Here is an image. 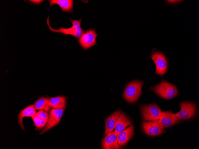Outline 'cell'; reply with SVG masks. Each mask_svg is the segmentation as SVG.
Returning <instances> with one entry per match:
<instances>
[{"mask_svg": "<svg viewBox=\"0 0 199 149\" xmlns=\"http://www.w3.org/2000/svg\"><path fill=\"white\" fill-rule=\"evenodd\" d=\"M150 89L160 97L166 99H172L178 94V90L174 85L163 80Z\"/></svg>", "mask_w": 199, "mask_h": 149, "instance_id": "obj_1", "label": "cell"}, {"mask_svg": "<svg viewBox=\"0 0 199 149\" xmlns=\"http://www.w3.org/2000/svg\"><path fill=\"white\" fill-rule=\"evenodd\" d=\"M143 82L140 81H134L129 83L124 90L123 96L128 103L136 102L141 95Z\"/></svg>", "mask_w": 199, "mask_h": 149, "instance_id": "obj_2", "label": "cell"}, {"mask_svg": "<svg viewBox=\"0 0 199 149\" xmlns=\"http://www.w3.org/2000/svg\"><path fill=\"white\" fill-rule=\"evenodd\" d=\"M49 17L50 16H49L47 19V24L49 29L53 32L62 33L65 36L70 34L73 37L79 38L84 32L83 29L80 26L82 19L77 20H70V23L72 24V26L71 28L66 29L61 27L58 29H55L52 28L49 25Z\"/></svg>", "mask_w": 199, "mask_h": 149, "instance_id": "obj_3", "label": "cell"}, {"mask_svg": "<svg viewBox=\"0 0 199 149\" xmlns=\"http://www.w3.org/2000/svg\"><path fill=\"white\" fill-rule=\"evenodd\" d=\"M179 104L181 110L175 115L181 120H189L195 118L197 116V111L195 103L192 102L183 101Z\"/></svg>", "mask_w": 199, "mask_h": 149, "instance_id": "obj_4", "label": "cell"}, {"mask_svg": "<svg viewBox=\"0 0 199 149\" xmlns=\"http://www.w3.org/2000/svg\"><path fill=\"white\" fill-rule=\"evenodd\" d=\"M140 108L142 118L145 121L158 120L162 112L161 109L155 103L142 105Z\"/></svg>", "mask_w": 199, "mask_h": 149, "instance_id": "obj_5", "label": "cell"}, {"mask_svg": "<svg viewBox=\"0 0 199 149\" xmlns=\"http://www.w3.org/2000/svg\"><path fill=\"white\" fill-rule=\"evenodd\" d=\"M142 126L144 133L151 137L160 135L164 132V128L158 120L144 121Z\"/></svg>", "mask_w": 199, "mask_h": 149, "instance_id": "obj_6", "label": "cell"}, {"mask_svg": "<svg viewBox=\"0 0 199 149\" xmlns=\"http://www.w3.org/2000/svg\"><path fill=\"white\" fill-rule=\"evenodd\" d=\"M151 58L156 65V70L155 73L161 76L164 75L166 72L168 66L165 55L160 52H154L152 54Z\"/></svg>", "mask_w": 199, "mask_h": 149, "instance_id": "obj_7", "label": "cell"}, {"mask_svg": "<svg viewBox=\"0 0 199 149\" xmlns=\"http://www.w3.org/2000/svg\"><path fill=\"white\" fill-rule=\"evenodd\" d=\"M97 36L94 29L87 30L79 38V43L84 49H88L96 44V39Z\"/></svg>", "mask_w": 199, "mask_h": 149, "instance_id": "obj_8", "label": "cell"}, {"mask_svg": "<svg viewBox=\"0 0 199 149\" xmlns=\"http://www.w3.org/2000/svg\"><path fill=\"white\" fill-rule=\"evenodd\" d=\"M101 148L103 149H120L122 146L117 142V135L115 131L108 133L102 139Z\"/></svg>", "mask_w": 199, "mask_h": 149, "instance_id": "obj_9", "label": "cell"}, {"mask_svg": "<svg viewBox=\"0 0 199 149\" xmlns=\"http://www.w3.org/2000/svg\"><path fill=\"white\" fill-rule=\"evenodd\" d=\"M158 120L164 128H166L178 124L182 120L177 117L174 113L167 111L162 112Z\"/></svg>", "mask_w": 199, "mask_h": 149, "instance_id": "obj_10", "label": "cell"}, {"mask_svg": "<svg viewBox=\"0 0 199 149\" xmlns=\"http://www.w3.org/2000/svg\"><path fill=\"white\" fill-rule=\"evenodd\" d=\"M134 133V128L131 124L117 135L118 144L122 146L126 145L133 136Z\"/></svg>", "mask_w": 199, "mask_h": 149, "instance_id": "obj_11", "label": "cell"}, {"mask_svg": "<svg viewBox=\"0 0 199 149\" xmlns=\"http://www.w3.org/2000/svg\"><path fill=\"white\" fill-rule=\"evenodd\" d=\"M122 112L120 110L115 111L105 120V128L104 135L113 131L115 128L117 119Z\"/></svg>", "mask_w": 199, "mask_h": 149, "instance_id": "obj_12", "label": "cell"}, {"mask_svg": "<svg viewBox=\"0 0 199 149\" xmlns=\"http://www.w3.org/2000/svg\"><path fill=\"white\" fill-rule=\"evenodd\" d=\"M132 121L123 112L119 117L114 130L117 135L127 127L131 125Z\"/></svg>", "mask_w": 199, "mask_h": 149, "instance_id": "obj_13", "label": "cell"}, {"mask_svg": "<svg viewBox=\"0 0 199 149\" xmlns=\"http://www.w3.org/2000/svg\"><path fill=\"white\" fill-rule=\"evenodd\" d=\"M51 7L55 4L58 5L63 12L73 13L74 1L72 0H50L49 1Z\"/></svg>", "mask_w": 199, "mask_h": 149, "instance_id": "obj_14", "label": "cell"}, {"mask_svg": "<svg viewBox=\"0 0 199 149\" xmlns=\"http://www.w3.org/2000/svg\"><path fill=\"white\" fill-rule=\"evenodd\" d=\"M66 99L63 96H58L49 98V105L50 107L54 109H65Z\"/></svg>", "mask_w": 199, "mask_h": 149, "instance_id": "obj_15", "label": "cell"}, {"mask_svg": "<svg viewBox=\"0 0 199 149\" xmlns=\"http://www.w3.org/2000/svg\"><path fill=\"white\" fill-rule=\"evenodd\" d=\"M62 116L61 115L56 116H49L45 128L39 134H43L57 125L59 123Z\"/></svg>", "mask_w": 199, "mask_h": 149, "instance_id": "obj_16", "label": "cell"}, {"mask_svg": "<svg viewBox=\"0 0 199 149\" xmlns=\"http://www.w3.org/2000/svg\"><path fill=\"white\" fill-rule=\"evenodd\" d=\"M35 109L34 105H30L23 109L19 113L18 117V122L23 130H25L23 121V118L25 117H28L29 114Z\"/></svg>", "mask_w": 199, "mask_h": 149, "instance_id": "obj_17", "label": "cell"}, {"mask_svg": "<svg viewBox=\"0 0 199 149\" xmlns=\"http://www.w3.org/2000/svg\"><path fill=\"white\" fill-rule=\"evenodd\" d=\"M49 98L46 97H43L38 99L35 103V107L36 110H44L45 111H49L50 108L49 106Z\"/></svg>", "mask_w": 199, "mask_h": 149, "instance_id": "obj_18", "label": "cell"}, {"mask_svg": "<svg viewBox=\"0 0 199 149\" xmlns=\"http://www.w3.org/2000/svg\"><path fill=\"white\" fill-rule=\"evenodd\" d=\"M64 109H65L64 108H52L49 112V116H56L58 115H62Z\"/></svg>", "mask_w": 199, "mask_h": 149, "instance_id": "obj_19", "label": "cell"}, {"mask_svg": "<svg viewBox=\"0 0 199 149\" xmlns=\"http://www.w3.org/2000/svg\"><path fill=\"white\" fill-rule=\"evenodd\" d=\"M32 118L36 127L40 129L41 119L35 113L31 116Z\"/></svg>", "mask_w": 199, "mask_h": 149, "instance_id": "obj_20", "label": "cell"}, {"mask_svg": "<svg viewBox=\"0 0 199 149\" xmlns=\"http://www.w3.org/2000/svg\"><path fill=\"white\" fill-rule=\"evenodd\" d=\"M35 114L41 119H48L49 115L47 112H45L43 109L39 110V111Z\"/></svg>", "mask_w": 199, "mask_h": 149, "instance_id": "obj_21", "label": "cell"}, {"mask_svg": "<svg viewBox=\"0 0 199 149\" xmlns=\"http://www.w3.org/2000/svg\"><path fill=\"white\" fill-rule=\"evenodd\" d=\"M48 119H41L40 129L44 127L47 123Z\"/></svg>", "mask_w": 199, "mask_h": 149, "instance_id": "obj_22", "label": "cell"}, {"mask_svg": "<svg viewBox=\"0 0 199 149\" xmlns=\"http://www.w3.org/2000/svg\"><path fill=\"white\" fill-rule=\"evenodd\" d=\"M168 2L171 3H177L180 2L181 1L180 0H168L167 1Z\"/></svg>", "mask_w": 199, "mask_h": 149, "instance_id": "obj_23", "label": "cell"}]
</instances>
